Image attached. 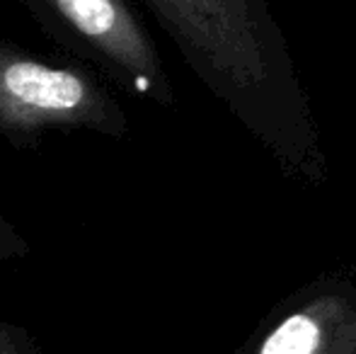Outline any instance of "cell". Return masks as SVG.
Masks as SVG:
<instances>
[{"instance_id":"6da1fadb","label":"cell","mask_w":356,"mask_h":354,"mask_svg":"<svg viewBox=\"0 0 356 354\" xmlns=\"http://www.w3.org/2000/svg\"><path fill=\"white\" fill-rule=\"evenodd\" d=\"M184 63L293 182L318 187L327 158L293 54L267 0H141Z\"/></svg>"},{"instance_id":"7a4b0ae2","label":"cell","mask_w":356,"mask_h":354,"mask_svg":"<svg viewBox=\"0 0 356 354\" xmlns=\"http://www.w3.org/2000/svg\"><path fill=\"white\" fill-rule=\"evenodd\" d=\"M129 117L107 78L83 61L42 58L0 29V138L29 151L47 134L88 131L124 138Z\"/></svg>"},{"instance_id":"3957f363","label":"cell","mask_w":356,"mask_h":354,"mask_svg":"<svg viewBox=\"0 0 356 354\" xmlns=\"http://www.w3.org/2000/svg\"><path fill=\"white\" fill-rule=\"evenodd\" d=\"M61 51L119 90L172 107L168 68L129 0H17Z\"/></svg>"},{"instance_id":"277c9868","label":"cell","mask_w":356,"mask_h":354,"mask_svg":"<svg viewBox=\"0 0 356 354\" xmlns=\"http://www.w3.org/2000/svg\"><path fill=\"white\" fill-rule=\"evenodd\" d=\"M235 354H356V279L308 282L274 306Z\"/></svg>"},{"instance_id":"5b68a950","label":"cell","mask_w":356,"mask_h":354,"mask_svg":"<svg viewBox=\"0 0 356 354\" xmlns=\"http://www.w3.org/2000/svg\"><path fill=\"white\" fill-rule=\"evenodd\" d=\"M0 354H42V345L27 325L0 321Z\"/></svg>"},{"instance_id":"8992f818","label":"cell","mask_w":356,"mask_h":354,"mask_svg":"<svg viewBox=\"0 0 356 354\" xmlns=\"http://www.w3.org/2000/svg\"><path fill=\"white\" fill-rule=\"evenodd\" d=\"M29 252H32L29 238L8 216L0 214V262L24 260L29 257Z\"/></svg>"}]
</instances>
